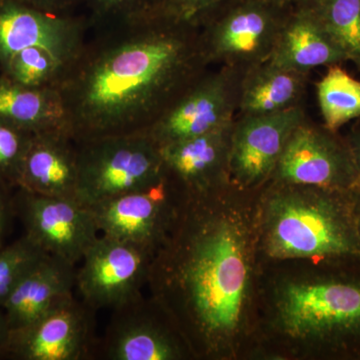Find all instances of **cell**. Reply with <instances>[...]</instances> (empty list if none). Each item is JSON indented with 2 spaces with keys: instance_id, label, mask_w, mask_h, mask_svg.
Masks as SVG:
<instances>
[{
  "instance_id": "6da1fadb",
  "label": "cell",
  "mask_w": 360,
  "mask_h": 360,
  "mask_svg": "<svg viewBox=\"0 0 360 360\" xmlns=\"http://www.w3.org/2000/svg\"><path fill=\"white\" fill-rule=\"evenodd\" d=\"M258 193L188 195L156 251L148 288L196 359H231L255 341Z\"/></svg>"
},
{
  "instance_id": "7a4b0ae2",
  "label": "cell",
  "mask_w": 360,
  "mask_h": 360,
  "mask_svg": "<svg viewBox=\"0 0 360 360\" xmlns=\"http://www.w3.org/2000/svg\"><path fill=\"white\" fill-rule=\"evenodd\" d=\"M94 32L58 87L77 142L148 131L210 66L200 26L153 7Z\"/></svg>"
},
{
  "instance_id": "3957f363",
  "label": "cell",
  "mask_w": 360,
  "mask_h": 360,
  "mask_svg": "<svg viewBox=\"0 0 360 360\" xmlns=\"http://www.w3.org/2000/svg\"><path fill=\"white\" fill-rule=\"evenodd\" d=\"M354 191L267 182L258 193L260 262L360 257Z\"/></svg>"
},
{
  "instance_id": "277c9868",
  "label": "cell",
  "mask_w": 360,
  "mask_h": 360,
  "mask_svg": "<svg viewBox=\"0 0 360 360\" xmlns=\"http://www.w3.org/2000/svg\"><path fill=\"white\" fill-rule=\"evenodd\" d=\"M276 276L257 298L269 335L285 350L307 354L360 335L359 281L310 271Z\"/></svg>"
},
{
  "instance_id": "5b68a950",
  "label": "cell",
  "mask_w": 360,
  "mask_h": 360,
  "mask_svg": "<svg viewBox=\"0 0 360 360\" xmlns=\"http://www.w3.org/2000/svg\"><path fill=\"white\" fill-rule=\"evenodd\" d=\"M77 146V200L89 207L148 188L165 174L160 148L146 132L90 139Z\"/></svg>"
},
{
  "instance_id": "8992f818",
  "label": "cell",
  "mask_w": 360,
  "mask_h": 360,
  "mask_svg": "<svg viewBox=\"0 0 360 360\" xmlns=\"http://www.w3.org/2000/svg\"><path fill=\"white\" fill-rule=\"evenodd\" d=\"M290 9L270 0H225L200 22L206 60L243 71L269 60Z\"/></svg>"
},
{
  "instance_id": "52a82bcc",
  "label": "cell",
  "mask_w": 360,
  "mask_h": 360,
  "mask_svg": "<svg viewBox=\"0 0 360 360\" xmlns=\"http://www.w3.org/2000/svg\"><path fill=\"white\" fill-rule=\"evenodd\" d=\"M186 360L194 359L169 315L150 295H141L112 309L99 338L96 359Z\"/></svg>"
},
{
  "instance_id": "ba28073f",
  "label": "cell",
  "mask_w": 360,
  "mask_h": 360,
  "mask_svg": "<svg viewBox=\"0 0 360 360\" xmlns=\"http://www.w3.org/2000/svg\"><path fill=\"white\" fill-rule=\"evenodd\" d=\"M245 71L219 66L198 77L146 131L161 146L231 124Z\"/></svg>"
},
{
  "instance_id": "9c48e42d",
  "label": "cell",
  "mask_w": 360,
  "mask_h": 360,
  "mask_svg": "<svg viewBox=\"0 0 360 360\" xmlns=\"http://www.w3.org/2000/svg\"><path fill=\"white\" fill-rule=\"evenodd\" d=\"M156 250L101 234L77 270L80 300L96 310H111L142 295Z\"/></svg>"
},
{
  "instance_id": "30bf717a",
  "label": "cell",
  "mask_w": 360,
  "mask_h": 360,
  "mask_svg": "<svg viewBox=\"0 0 360 360\" xmlns=\"http://www.w3.org/2000/svg\"><path fill=\"white\" fill-rule=\"evenodd\" d=\"M186 195L165 169L153 186L89 208L101 234L158 251L172 231Z\"/></svg>"
},
{
  "instance_id": "8fae6325",
  "label": "cell",
  "mask_w": 360,
  "mask_h": 360,
  "mask_svg": "<svg viewBox=\"0 0 360 360\" xmlns=\"http://www.w3.org/2000/svg\"><path fill=\"white\" fill-rule=\"evenodd\" d=\"M269 181L345 191L360 187L345 139L307 118L293 130Z\"/></svg>"
},
{
  "instance_id": "7c38bea8",
  "label": "cell",
  "mask_w": 360,
  "mask_h": 360,
  "mask_svg": "<svg viewBox=\"0 0 360 360\" xmlns=\"http://www.w3.org/2000/svg\"><path fill=\"white\" fill-rule=\"evenodd\" d=\"M16 217L25 236L45 255L77 265L101 236L89 206L72 198H52L15 188Z\"/></svg>"
},
{
  "instance_id": "4fadbf2b",
  "label": "cell",
  "mask_w": 360,
  "mask_h": 360,
  "mask_svg": "<svg viewBox=\"0 0 360 360\" xmlns=\"http://www.w3.org/2000/svg\"><path fill=\"white\" fill-rule=\"evenodd\" d=\"M96 310L70 293L39 321L11 331L6 357L20 360L96 359Z\"/></svg>"
},
{
  "instance_id": "5bb4252c",
  "label": "cell",
  "mask_w": 360,
  "mask_h": 360,
  "mask_svg": "<svg viewBox=\"0 0 360 360\" xmlns=\"http://www.w3.org/2000/svg\"><path fill=\"white\" fill-rule=\"evenodd\" d=\"M307 118L303 105L272 115L236 116L229 155L232 186L246 191L262 188L293 130Z\"/></svg>"
},
{
  "instance_id": "9a60e30c",
  "label": "cell",
  "mask_w": 360,
  "mask_h": 360,
  "mask_svg": "<svg viewBox=\"0 0 360 360\" xmlns=\"http://www.w3.org/2000/svg\"><path fill=\"white\" fill-rule=\"evenodd\" d=\"M89 30L87 15L46 13L16 0H0V65L16 52L39 47L70 66Z\"/></svg>"
},
{
  "instance_id": "2e32d148",
  "label": "cell",
  "mask_w": 360,
  "mask_h": 360,
  "mask_svg": "<svg viewBox=\"0 0 360 360\" xmlns=\"http://www.w3.org/2000/svg\"><path fill=\"white\" fill-rule=\"evenodd\" d=\"M233 122L207 134L161 146L165 169L188 195L231 186L229 155Z\"/></svg>"
},
{
  "instance_id": "e0dca14e",
  "label": "cell",
  "mask_w": 360,
  "mask_h": 360,
  "mask_svg": "<svg viewBox=\"0 0 360 360\" xmlns=\"http://www.w3.org/2000/svg\"><path fill=\"white\" fill-rule=\"evenodd\" d=\"M77 146L65 130L34 134L21 167L18 188L77 200Z\"/></svg>"
},
{
  "instance_id": "ac0fdd59",
  "label": "cell",
  "mask_w": 360,
  "mask_h": 360,
  "mask_svg": "<svg viewBox=\"0 0 360 360\" xmlns=\"http://www.w3.org/2000/svg\"><path fill=\"white\" fill-rule=\"evenodd\" d=\"M75 267L60 258L45 255L26 272L1 307L11 333L39 321L59 300L73 292Z\"/></svg>"
},
{
  "instance_id": "d6986e66",
  "label": "cell",
  "mask_w": 360,
  "mask_h": 360,
  "mask_svg": "<svg viewBox=\"0 0 360 360\" xmlns=\"http://www.w3.org/2000/svg\"><path fill=\"white\" fill-rule=\"evenodd\" d=\"M286 70L310 73L345 63V54L309 4L291 7L269 59Z\"/></svg>"
},
{
  "instance_id": "ffe728a7",
  "label": "cell",
  "mask_w": 360,
  "mask_h": 360,
  "mask_svg": "<svg viewBox=\"0 0 360 360\" xmlns=\"http://www.w3.org/2000/svg\"><path fill=\"white\" fill-rule=\"evenodd\" d=\"M309 73L279 68L269 60L246 70L238 115H266L303 105Z\"/></svg>"
},
{
  "instance_id": "44dd1931",
  "label": "cell",
  "mask_w": 360,
  "mask_h": 360,
  "mask_svg": "<svg viewBox=\"0 0 360 360\" xmlns=\"http://www.w3.org/2000/svg\"><path fill=\"white\" fill-rule=\"evenodd\" d=\"M0 122L32 134L56 130L68 132L65 106L58 89L23 86L1 75Z\"/></svg>"
},
{
  "instance_id": "7402d4cb",
  "label": "cell",
  "mask_w": 360,
  "mask_h": 360,
  "mask_svg": "<svg viewBox=\"0 0 360 360\" xmlns=\"http://www.w3.org/2000/svg\"><path fill=\"white\" fill-rule=\"evenodd\" d=\"M316 96L326 129L338 132L343 125L360 118V80L340 65L328 66L316 84Z\"/></svg>"
},
{
  "instance_id": "603a6c76",
  "label": "cell",
  "mask_w": 360,
  "mask_h": 360,
  "mask_svg": "<svg viewBox=\"0 0 360 360\" xmlns=\"http://www.w3.org/2000/svg\"><path fill=\"white\" fill-rule=\"evenodd\" d=\"M70 65L51 52L32 47L16 52L0 65L1 75L32 89H56Z\"/></svg>"
},
{
  "instance_id": "cb8c5ba5",
  "label": "cell",
  "mask_w": 360,
  "mask_h": 360,
  "mask_svg": "<svg viewBox=\"0 0 360 360\" xmlns=\"http://www.w3.org/2000/svg\"><path fill=\"white\" fill-rule=\"evenodd\" d=\"M347 61L360 70V0H314L309 2Z\"/></svg>"
},
{
  "instance_id": "d4e9b609",
  "label": "cell",
  "mask_w": 360,
  "mask_h": 360,
  "mask_svg": "<svg viewBox=\"0 0 360 360\" xmlns=\"http://www.w3.org/2000/svg\"><path fill=\"white\" fill-rule=\"evenodd\" d=\"M44 255L25 236L0 248V309L14 286Z\"/></svg>"
},
{
  "instance_id": "484cf974",
  "label": "cell",
  "mask_w": 360,
  "mask_h": 360,
  "mask_svg": "<svg viewBox=\"0 0 360 360\" xmlns=\"http://www.w3.org/2000/svg\"><path fill=\"white\" fill-rule=\"evenodd\" d=\"M34 134L0 122V184L18 188L23 160Z\"/></svg>"
},
{
  "instance_id": "4316f807",
  "label": "cell",
  "mask_w": 360,
  "mask_h": 360,
  "mask_svg": "<svg viewBox=\"0 0 360 360\" xmlns=\"http://www.w3.org/2000/svg\"><path fill=\"white\" fill-rule=\"evenodd\" d=\"M153 0H82L89 11L90 30H98L139 18L153 6Z\"/></svg>"
},
{
  "instance_id": "83f0119b",
  "label": "cell",
  "mask_w": 360,
  "mask_h": 360,
  "mask_svg": "<svg viewBox=\"0 0 360 360\" xmlns=\"http://www.w3.org/2000/svg\"><path fill=\"white\" fill-rule=\"evenodd\" d=\"M225 0H156L153 8L177 20L200 26L201 20Z\"/></svg>"
},
{
  "instance_id": "f1b7e54d",
  "label": "cell",
  "mask_w": 360,
  "mask_h": 360,
  "mask_svg": "<svg viewBox=\"0 0 360 360\" xmlns=\"http://www.w3.org/2000/svg\"><path fill=\"white\" fill-rule=\"evenodd\" d=\"M13 189L0 184V248L6 245V240L11 232V224L16 217L14 208Z\"/></svg>"
},
{
  "instance_id": "f546056e",
  "label": "cell",
  "mask_w": 360,
  "mask_h": 360,
  "mask_svg": "<svg viewBox=\"0 0 360 360\" xmlns=\"http://www.w3.org/2000/svg\"><path fill=\"white\" fill-rule=\"evenodd\" d=\"M25 6L51 13H72L82 0H16Z\"/></svg>"
},
{
  "instance_id": "4dcf8cb0",
  "label": "cell",
  "mask_w": 360,
  "mask_h": 360,
  "mask_svg": "<svg viewBox=\"0 0 360 360\" xmlns=\"http://www.w3.org/2000/svg\"><path fill=\"white\" fill-rule=\"evenodd\" d=\"M345 141H347L348 148H349L350 153H352V160H354L360 181V118L357 120V122L350 130L349 134H348Z\"/></svg>"
},
{
  "instance_id": "1f68e13d",
  "label": "cell",
  "mask_w": 360,
  "mask_h": 360,
  "mask_svg": "<svg viewBox=\"0 0 360 360\" xmlns=\"http://www.w3.org/2000/svg\"><path fill=\"white\" fill-rule=\"evenodd\" d=\"M9 338H11V328L7 323L4 310L0 309V357H6Z\"/></svg>"
},
{
  "instance_id": "d6a6232c",
  "label": "cell",
  "mask_w": 360,
  "mask_h": 360,
  "mask_svg": "<svg viewBox=\"0 0 360 360\" xmlns=\"http://www.w3.org/2000/svg\"><path fill=\"white\" fill-rule=\"evenodd\" d=\"M270 1L279 4V6L293 7L300 6V4H309V2L314 1V0H270Z\"/></svg>"
},
{
  "instance_id": "836d02e7",
  "label": "cell",
  "mask_w": 360,
  "mask_h": 360,
  "mask_svg": "<svg viewBox=\"0 0 360 360\" xmlns=\"http://www.w3.org/2000/svg\"><path fill=\"white\" fill-rule=\"evenodd\" d=\"M354 195L355 200V212H356L357 224H359L360 233V187L359 188L354 189Z\"/></svg>"
},
{
  "instance_id": "e575fe53",
  "label": "cell",
  "mask_w": 360,
  "mask_h": 360,
  "mask_svg": "<svg viewBox=\"0 0 360 360\" xmlns=\"http://www.w3.org/2000/svg\"><path fill=\"white\" fill-rule=\"evenodd\" d=\"M153 1H155V2H156V0H153ZM155 4H153V6H155Z\"/></svg>"
}]
</instances>
